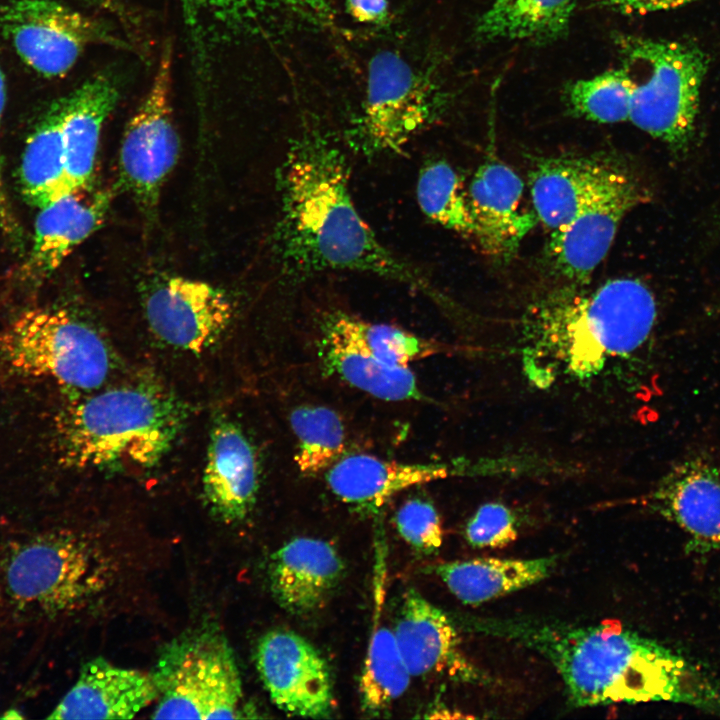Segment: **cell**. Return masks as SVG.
<instances>
[{
  "label": "cell",
  "instance_id": "603a6c76",
  "mask_svg": "<svg viewBox=\"0 0 720 720\" xmlns=\"http://www.w3.org/2000/svg\"><path fill=\"white\" fill-rule=\"evenodd\" d=\"M343 561L329 542L297 537L271 558L269 580L278 603L293 614L320 608L342 578Z\"/></svg>",
  "mask_w": 720,
  "mask_h": 720
},
{
  "label": "cell",
  "instance_id": "6da1fadb",
  "mask_svg": "<svg viewBox=\"0 0 720 720\" xmlns=\"http://www.w3.org/2000/svg\"><path fill=\"white\" fill-rule=\"evenodd\" d=\"M474 631L544 657L576 707L672 701L720 713V684L686 657L616 620L591 625L529 617L473 618Z\"/></svg>",
  "mask_w": 720,
  "mask_h": 720
},
{
  "label": "cell",
  "instance_id": "484cf974",
  "mask_svg": "<svg viewBox=\"0 0 720 720\" xmlns=\"http://www.w3.org/2000/svg\"><path fill=\"white\" fill-rule=\"evenodd\" d=\"M558 557H478L435 566L436 575L466 605H480L532 586L551 575Z\"/></svg>",
  "mask_w": 720,
  "mask_h": 720
},
{
  "label": "cell",
  "instance_id": "8fae6325",
  "mask_svg": "<svg viewBox=\"0 0 720 720\" xmlns=\"http://www.w3.org/2000/svg\"><path fill=\"white\" fill-rule=\"evenodd\" d=\"M171 84L172 56L166 48L147 94L127 124L119 151L120 186L146 214L156 210L179 154Z\"/></svg>",
  "mask_w": 720,
  "mask_h": 720
},
{
  "label": "cell",
  "instance_id": "4dcf8cb0",
  "mask_svg": "<svg viewBox=\"0 0 720 720\" xmlns=\"http://www.w3.org/2000/svg\"><path fill=\"white\" fill-rule=\"evenodd\" d=\"M297 438L296 465L308 476L326 472L345 453L346 431L337 412L324 406L303 405L290 414Z\"/></svg>",
  "mask_w": 720,
  "mask_h": 720
},
{
  "label": "cell",
  "instance_id": "8d00e7d4",
  "mask_svg": "<svg viewBox=\"0 0 720 720\" xmlns=\"http://www.w3.org/2000/svg\"><path fill=\"white\" fill-rule=\"evenodd\" d=\"M6 97H7V89H6V79L5 75L0 67V131H1V124H2V118L4 114L5 104H6ZM0 228L4 234H6L8 237H10L12 240H16V242H19L21 232L19 229V225L15 219V216L12 212L11 205L9 203L5 185H4V179H3V166H2V158H1V150H0Z\"/></svg>",
  "mask_w": 720,
  "mask_h": 720
},
{
  "label": "cell",
  "instance_id": "4fadbf2b",
  "mask_svg": "<svg viewBox=\"0 0 720 720\" xmlns=\"http://www.w3.org/2000/svg\"><path fill=\"white\" fill-rule=\"evenodd\" d=\"M256 667L272 702L285 713L308 718L331 713L329 665L301 635L273 630L262 636L256 649Z\"/></svg>",
  "mask_w": 720,
  "mask_h": 720
},
{
  "label": "cell",
  "instance_id": "1f68e13d",
  "mask_svg": "<svg viewBox=\"0 0 720 720\" xmlns=\"http://www.w3.org/2000/svg\"><path fill=\"white\" fill-rule=\"evenodd\" d=\"M417 202L433 222L466 236H473L474 221L457 172L444 160L426 163L416 187Z\"/></svg>",
  "mask_w": 720,
  "mask_h": 720
},
{
  "label": "cell",
  "instance_id": "5b68a950",
  "mask_svg": "<svg viewBox=\"0 0 720 720\" xmlns=\"http://www.w3.org/2000/svg\"><path fill=\"white\" fill-rule=\"evenodd\" d=\"M634 89L629 120L674 151L694 134L709 58L697 46L633 35L616 38Z\"/></svg>",
  "mask_w": 720,
  "mask_h": 720
},
{
  "label": "cell",
  "instance_id": "f35d334b",
  "mask_svg": "<svg viewBox=\"0 0 720 720\" xmlns=\"http://www.w3.org/2000/svg\"><path fill=\"white\" fill-rule=\"evenodd\" d=\"M693 0H601L602 4L616 12L632 14H648L681 7Z\"/></svg>",
  "mask_w": 720,
  "mask_h": 720
},
{
  "label": "cell",
  "instance_id": "7a4b0ae2",
  "mask_svg": "<svg viewBox=\"0 0 720 720\" xmlns=\"http://www.w3.org/2000/svg\"><path fill=\"white\" fill-rule=\"evenodd\" d=\"M348 168L341 149L319 130L307 129L291 144L279 173L274 236L284 273L299 279L326 271L370 273L442 300L422 271L385 247L359 214Z\"/></svg>",
  "mask_w": 720,
  "mask_h": 720
},
{
  "label": "cell",
  "instance_id": "f1b7e54d",
  "mask_svg": "<svg viewBox=\"0 0 720 720\" xmlns=\"http://www.w3.org/2000/svg\"><path fill=\"white\" fill-rule=\"evenodd\" d=\"M63 97L52 102L37 121L22 156L19 182L24 199L41 208L65 195Z\"/></svg>",
  "mask_w": 720,
  "mask_h": 720
},
{
  "label": "cell",
  "instance_id": "d4e9b609",
  "mask_svg": "<svg viewBox=\"0 0 720 720\" xmlns=\"http://www.w3.org/2000/svg\"><path fill=\"white\" fill-rule=\"evenodd\" d=\"M374 574V609L359 690L364 712L379 715L407 690L411 675L402 658L395 631L383 618L385 600V550L377 547Z\"/></svg>",
  "mask_w": 720,
  "mask_h": 720
},
{
  "label": "cell",
  "instance_id": "d6986e66",
  "mask_svg": "<svg viewBox=\"0 0 720 720\" xmlns=\"http://www.w3.org/2000/svg\"><path fill=\"white\" fill-rule=\"evenodd\" d=\"M110 202L105 192L90 188L63 195L40 208L31 249L20 275L40 283L103 224Z\"/></svg>",
  "mask_w": 720,
  "mask_h": 720
},
{
  "label": "cell",
  "instance_id": "ffe728a7",
  "mask_svg": "<svg viewBox=\"0 0 720 720\" xmlns=\"http://www.w3.org/2000/svg\"><path fill=\"white\" fill-rule=\"evenodd\" d=\"M158 697L152 674L102 657L83 664L77 681L48 719H131Z\"/></svg>",
  "mask_w": 720,
  "mask_h": 720
},
{
  "label": "cell",
  "instance_id": "7c38bea8",
  "mask_svg": "<svg viewBox=\"0 0 720 720\" xmlns=\"http://www.w3.org/2000/svg\"><path fill=\"white\" fill-rule=\"evenodd\" d=\"M141 300L152 333L163 343L192 353L216 344L234 314L224 291L181 276L157 275L145 280Z\"/></svg>",
  "mask_w": 720,
  "mask_h": 720
},
{
  "label": "cell",
  "instance_id": "836d02e7",
  "mask_svg": "<svg viewBox=\"0 0 720 720\" xmlns=\"http://www.w3.org/2000/svg\"><path fill=\"white\" fill-rule=\"evenodd\" d=\"M464 535L469 545L474 548H504L518 537L517 517L503 503H485L467 522Z\"/></svg>",
  "mask_w": 720,
  "mask_h": 720
},
{
  "label": "cell",
  "instance_id": "e575fe53",
  "mask_svg": "<svg viewBox=\"0 0 720 720\" xmlns=\"http://www.w3.org/2000/svg\"><path fill=\"white\" fill-rule=\"evenodd\" d=\"M395 525L405 542L418 551L431 553L443 544L444 531L439 514L428 501H406L396 512Z\"/></svg>",
  "mask_w": 720,
  "mask_h": 720
},
{
  "label": "cell",
  "instance_id": "f546056e",
  "mask_svg": "<svg viewBox=\"0 0 720 720\" xmlns=\"http://www.w3.org/2000/svg\"><path fill=\"white\" fill-rule=\"evenodd\" d=\"M323 330L394 366L409 367L414 361L450 351L448 346L434 340L392 325L368 322L344 312L328 315Z\"/></svg>",
  "mask_w": 720,
  "mask_h": 720
},
{
  "label": "cell",
  "instance_id": "d590c367",
  "mask_svg": "<svg viewBox=\"0 0 720 720\" xmlns=\"http://www.w3.org/2000/svg\"><path fill=\"white\" fill-rule=\"evenodd\" d=\"M231 27H244L255 20L264 8L265 0H192Z\"/></svg>",
  "mask_w": 720,
  "mask_h": 720
},
{
  "label": "cell",
  "instance_id": "44dd1931",
  "mask_svg": "<svg viewBox=\"0 0 720 720\" xmlns=\"http://www.w3.org/2000/svg\"><path fill=\"white\" fill-rule=\"evenodd\" d=\"M464 463L411 464L369 454L343 456L326 471V482L342 502L368 512L379 510L392 496L420 484L465 475Z\"/></svg>",
  "mask_w": 720,
  "mask_h": 720
},
{
  "label": "cell",
  "instance_id": "8992f818",
  "mask_svg": "<svg viewBox=\"0 0 720 720\" xmlns=\"http://www.w3.org/2000/svg\"><path fill=\"white\" fill-rule=\"evenodd\" d=\"M97 551L73 533L48 531L7 549L0 584L9 604L30 616H56L87 600L102 584Z\"/></svg>",
  "mask_w": 720,
  "mask_h": 720
},
{
  "label": "cell",
  "instance_id": "ac0fdd59",
  "mask_svg": "<svg viewBox=\"0 0 720 720\" xmlns=\"http://www.w3.org/2000/svg\"><path fill=\"white\" fill-rule=\"evenodd\" d=\"M524 184L509 166L489 158L474 174L467 192L473 236L489 255L509 259L538 222L522 205Z\"/></svg>",
  "mask_w": 720,
  "mask_h": 720
},
{
  "label": "cell",
  "instance_id": "2e32d148",
  "mask_svg": "<svg viewBox=\"0 0 720 720\" xmlns=\"http://www.w3.org/2000/svg\"><path fill=\"white\" fill-rule=\"evenodd\" d=\"M649 506L688 537V551H720V472L704 457L672 467L648 496Z\"/></svg>",
  "mask_w": 720,
  "mask_h": 720
},
{
  "label": "cell",
  "instance_id": "277c9868",
  "mask_svg": "<svg viewBox=\"0 0 720 720\" xmlns=\"http://www.w3.org/2000/svg\"><path fill=\"white\" fill-rule=\"evenodd\" d=\"M182 424V408L169 396L150 388H115L64 408L58 442L64 461L74 466L146 467L168 451Z\"/></svg>",
  "mask_w": 720,
  "mask_h": 720
},
{
  "label": "cell",
  "instance_id": "9c48e42d",
  "mask_svg": "<svg viewBox=\"0 0 720 720\" xmlns=\"http://www.w3.org/2000/svg\"><path fill=\"white\" fill-rule=\"evenodd\" d=\"M442 93L394 51L369 61L366 95L352 129L353 144L365 155L400 153L442 111Z\"/></svg>",
  "mask_w": 720,
  "mask_h": 720
},
{
  "label": "cell",
  "instance_id": "4316f807",
  "mask_svg": "<svg viewBox=\"0 0 720 720\" xmlns=\"http://www.w3.org/2000/svg\"><path fill=\"white\" fill-rule=\"evenodd\" d=\"M320 355L327 373L376 398L388 401L425 399L409 367L387 364L324 330Z\"/></svg>",
  "mask_w": 720,
  "mask_h": 720
},
{
  "label": "cell",
  "instance_id": "74e56055",
  "mask_svg": "<svg viewBox=\"0 0 720 720\" xmlns=\"http://www.w3.org/2000/svg\"><path fill=\"white\" fill-rule=\"evenodd\" d=\"M280 2L314 24L326 28L335 24V12L330 0H280Z\"/></svg>",
  "mask_w": 720,
  "mask_h": 720
},
{
  "label": "cell",
  "instance_id": "60d3db41",
  "mask_svg": "<svg viewBox=\"0 0 720 720\" xmlns=\"http://www.w3.org/2000/svg\"><path fill=\"white\" fill-rule=\"evenodd\" d=\"M101 10L114 14L121 20H129V14L122 0H81Z\"/></svg>",
  "mask_w": 720,
  "mask_h": 720
},
{
  "label": "cell",
  "instance_id": "cb8c5ba5",
  "mask_svg": "<svg viewBox=\"0 0 720 720\" xmlns=\"http://www.w3.org/2000/svg\"><path fill=\"white\" fill-rule=\"evenodd\" d=\"M119 99L111 76L97 74L63 97L65 195L89 188L101 130Z\"/></svg>",
  "mask_w": 720,
  "mask_h": 720
},
{
  "label": "cell",
  "instance_id": "ba28073f",
  "mask_svg": "<svg viewBox=\"0 0 720 720\" xmlns=\"http://www.w3.org/2000/svg\"><path fill=\"white\" fill-rule=\"evenodd\" d=\"M159 701L153 719H234L243 693L225 638L203 631L173 642L152 673Z\"/></svg>",
  "mask_w": 720,
  "mask_h": 720
},
{
  "label": "cell",
  "instance_id": "9a60e30c",
  "mask_svg": "<svg viewBox=\"0 0 720 720\" xmlns=\"http://www.w3.org/2000/svg\"><path fill=\"white\" fill-rule=\"evenodd\" d=\"M394 631L411 677L440 675L462 683L487 682L465 654L452 619L417 591L405 593Z\"/></svg>",
  "mask_w": 720,
  "mask_h": 720
},
{
  "label": "cell",
  "instance_id": "83f0119b",
  "mask_svg": "<svg viewBox=\"0 0 720 720\" xmlns=\"http://www.w3.org/2000/svg\"><path fill=\"white\" fill-rule=\"evenodd\" d=\"M577 0H494L479 17L480 40L547 43L563 37Z\"/></svg>",
  "mask_w": 720,
  "mask_h": 720
},
{
  "label": "cell",
  "instance_id": "e0dca14e",
  "mask_svg": "<svg viewBox=\"0 0 720 720\" xmlns=\"http://www.w3.org/2000/svg\"><path fill=\"white\" fill-rule=\"evenodd\" d=\"M629 171L599 157H549L535 162L529 183L538 222L550 235L565 228L589 201Z\"/></svg>",
  "mask_w": 720,
  "mask_h": 720
},
{
  "label": "cell",
  "instance_id": "ab89813d",
  "mask_svg": "<svg viewBox=\"0 0 720 720\" xmlns=\"http://www.w3.org/2000/svg\"><path fill=\"white\" fill-rule=\"evenodd\" d=\"M348 13L358 22L384 25L390 18L387 0H345Z\"/></svg>",
  "mask_w": 720,
  "mask_h": 720
},
{
  "label": "cell",
  "instance_id": "5bb4252c",
  "mask_svg": "<svg viewBox=\"0 0 720 720\" xmlns=\"http://www.w3.org/2000/svg\"><path fill=\"white\" fill-rule=\"evenodd\" d=\"M646 200L647 190L629 171L583 206L565 228L550 235L547 255L553 269L574 285L588 283L609 251L624 216Z\"/></svg>",
  "mask_w": 720,
  "mask_h": 720
},
{
  "label": "cell",
  "instance_id": "3957f363",
  "mask_svg": "<svg viewBox=\"0 0 720 720\" xmlns=\"http://www.w3.org/2000/svg\"><path fill=\"white\" fill-rule=\"evenodd\" d=\"M581 287L551 291L523 316L524 368L538 385L592 380L648 349L658 311L644 282L621 277Z\"/></svg>",
  "mask_w": 720,
  "mask_h": 720
},
{
  "label": "cell",
  "instance_id": "30bf717a",
  "mask_svg": "<svg viewBox=\"0 0 720 720\" xmlns=\"http://www.w3.org/2000/svg\"><path fill=\"white\" fill-rule=\"evenodd\" d=\"M0 35L45 78L65 75L85 48L119 43L95 19L56 0H9L0 5Z\"/></svg>",
  "mask_w": 720,
  "mask_h": 720
},
{
  "label": "cell",
  "instance_id": "52a82bcc",
  "mask_svg": "<svg viewBox=\"0 0 720 720\" xmlns=\"http://www.w3.org/2000/svg\"><path fill=\"white\" fill-rule=\"evenodd\" d=\"M0 360L23 376L92 391L107 380L111 355L101 335L64 309H32L0 333Z\"/></svg>",
  "mask_w": 720,
  "mask_h": 720
},
{
  "label": "cell",
  "instance_id": "7402d4cb",
  "mask_svg": "<svg viewBox=\"0 0 720 720\" xmlns=\"http://www.w3.org/2000/svg\"><path fill=\"white\" fill-rule=\"evenodd\" d=\"M259 486L257 454L242 429L227 419L210 433L203 473V490L212 510L225 522L244 519Z\"/></svg>",
  "mask_w": 720,
  "mask_h": 720
},
{
  "label": "cell",
  "instance_id": "d6a6232c",
  "mask_svg": "<svg viewBox=\"0 0 720 720\" xmlns=\"http://www.w3.org/2000/svg\"><path fill=\"white\" fill-rule=\"evenodd\" d=\"M633 89V79L623 66L571 83L565 97L576 116L598 123H618L629 120Z\"/></svg>",
  "mask_w": 720,
  "mask_h": 720
}]
</instances>
